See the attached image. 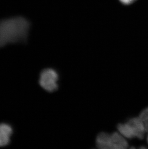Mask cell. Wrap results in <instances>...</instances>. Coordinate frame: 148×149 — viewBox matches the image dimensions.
Masks as SVG:
<instances>
[{"instance_id":"cell-3","label":"cell","mask_w":148,"mask_h":149,"mask_svg":"<svg viewBox=\"0 0 148 149\" xmlns=\"http://www.w3.org/2000/svg\"><path fill=\"white\" fill-rule=\"evenodd\" d=\"M96 143L102 149H126L129 145L126 138L119 132L111 134L101 133L97 136Z\"/></svg>"},{"instance_id":"cell-5","label":"cell","mask_w":148,"mask_h":149,"mask_svg":"<svg viewBox=\"0 0 148 149\" xmlns=\"http://www.w3.org/2000/svg\"><path fill=\"white\" fill-rule=\"evenodd\" d=\"M13 133V128L9 124H0V147H2L8 145L10 143V137Z\"/></svg>"},{"instance_id":"cell-8","label":"cell","mask_w":148,"mask_h":149,"mask_svg":"<svg viewBox=\"0 0 148 149\" xmlns=\"http://www.w3.org/2000/svg\"></svg>"},{"instance_id":"cell-4","label":"cell","mask_w":148,"mask_h":149,"mask_svg":"<svg viewBox=\"0 0 148 149\" xmlns=\"http://www.w3.org/2000/svg\"><path fill=\"white\" fill-rule=\"evenodd\" d=\"M59 75L57 72L53 69H44L39 76V84L46 91L53 92L58 88Z\"/></svg>"},{"instance_id":"cell-6","label":"cell","mask_w":148,"mask_h":149,"mask_svg":"<svg viewBox=\"0 0 148 149\" xmlns=\"http://www.w3.org/2000/svg\"><path fill=\"white\" fill-rule=\"evenodd\" d=\"M145 127L146 132H148V107L141 111L140 116Z\"/></svg>"},{"instance_id":"cell-7","label":"cell","mask_w":148,"mask_h":149,"mask_svg":"<svg viewBox=\"0 0 148 149\" xmlns=\"http://www.w3.org/2000/svg\"><path fill=\"white\" fill-rule=\"evenodd\" d=\"M120 3L124 6H129L135 3L137 0H119Z\"/></svg>"},{"instance_id":"cell-2","label":"cell","mask_w":148,"mask_h":149,"mask_svg":"<svg viewBox=\"0 0 148 149\" xmlns=\"http://www.w3.org/2000/svg\"><path fill=\"white\" fill-rule=\"evenodd\" d=\"M119 132L126 139L138 138L142 139L146 132L145 127L140 116L131 118L123 124L118 125Z\"/></svg>"},{"instance_id":"cell-1","label":"cell","mask_w":148,"mask_h":149,"mask_svg":"<svg viewBox=\"0 0 148 149\" xmlns=\"http://www.w3.org/2000/svg\"><path fill=\"white\" fill-rule=\"evenodd\" d=\"M30 23L24 17H15L0 21V48L8 44L27 42Z\"/></svg>"}]
</instances>
